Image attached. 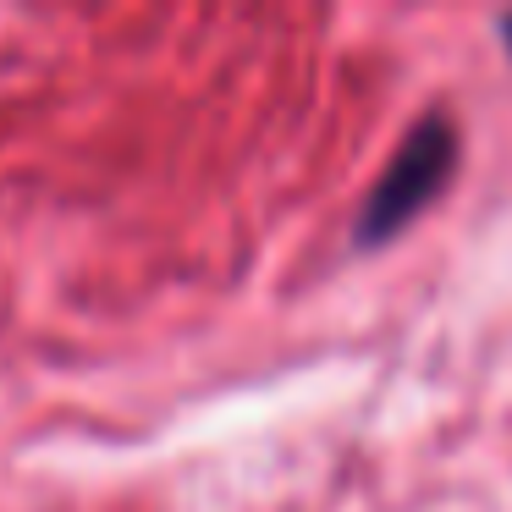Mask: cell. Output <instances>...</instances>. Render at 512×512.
<instances>
[{"label": "cell", "mask_w": 512, "mask_h": 512, "mask_svg": "<svg viewBox=\"0 0 512 512\" xmlns=\"http://www.w3.org/2000/svg\"><path fill=\"white\" fill-rule=\"evenodd\" d=\"M457 166V127L446 111H430L413 122V133L402 138V149L391 155V166L380 171V182L369 188L364 210H358V248H380L446 188Z\"/></svg>", "instance_id": "1"}, {"label": "cell", "mask_w": 512, "mask_h": 512, "mask_svg": "<svg viewBox=\"0 0 512 512\" xmlns=\"http://www.w3.org/2000/svg\"><path fill=\"white\" fill-rule=\"evenodd\" d=\"M507 50H512V17H507Z\"/></svg>", "instance_id": "2"}]
</instances>
